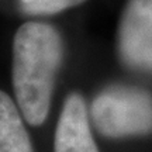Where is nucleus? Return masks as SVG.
Masks as SVG:
<instances>
[{"label":"nucleus","mask_w":152,"mask_h":152,"mask_svg":"<svg viewBox=\"0 0 152 152\" xmlns=\"http://www.w3.org/2000/svg\"><path fill=\"white\" fill-rule=\"evenodd\" d=\"M61 61L62 41L52 26L28 21L16 31L13 89L18 109L28 124L39 125L47 118Z\"/></svg>","instance_id":"f257e3e1"},{"label":"nucleus","mask_w":152,"mask_h":152,"mask_svg":"<svg viewBox=\"0 0 152 152\" xmlns=\"http://www.w3.org/2000/svg\"><path fill=\"white\" fill-rule=\"evenodd\" d=\"M92 118L96 128L109 138L151 134L152 96L137 87H109L93 100Z\"/></svg>","instance_id":"f03ea898"},{"label":"nucleus","mask_w":152,"mask_h":152,"mask_svg":"<svg viewBox=\"0 0 152 152\" xmlns=\"http://www.w3.org/2000/svg\"><path fill=\"white\" fill-rule=\"evenodd\" d=\"M121 59L131 68L152 72V0H128L118 28Z\"/></svg>","instance_id":"7ed1b4c3"},{"label":"nucleus","mask_w":152,"mask_h":152,"mask_svg":"<svg viewBox=\"0 0 152 152\" xmlns=\"http://www.w3.org/2000/svg\"><path fill=\"white\" fill-rule=\"evenodd\" d=\"M54 152H100L90 131L86 104L72 93L62 107L54 138Z\"/></svg>","instance_id":"20e7f679"},{"label":"nucleus","mask_w":152,"mask_h":152,"mask_svg":"<svg viewBox=\"0 0 152 152\" xmlns=\"http://www.w3.org/2000/svg\"><path fill=\"white\" fill-rule=\"evenodd\" d=\"M21 115L10 96L0 90V152H34Z\"/></svg>","instance_id":"39448f33"},{"label":"nucleus","mask_w":152,"mask_h":152,"mask_svg":"<svg viewBox=\"0 0 152 152\" xmlns=\"http://www.w3.org/2000/svg\"><path fill=\"white\" fill-rule=\"evenodd\" d=\"M86 0H20L21 7L30 14H55L82 4Z\"/></svg>","instance_id":"423d86ee"}]
</instances>
